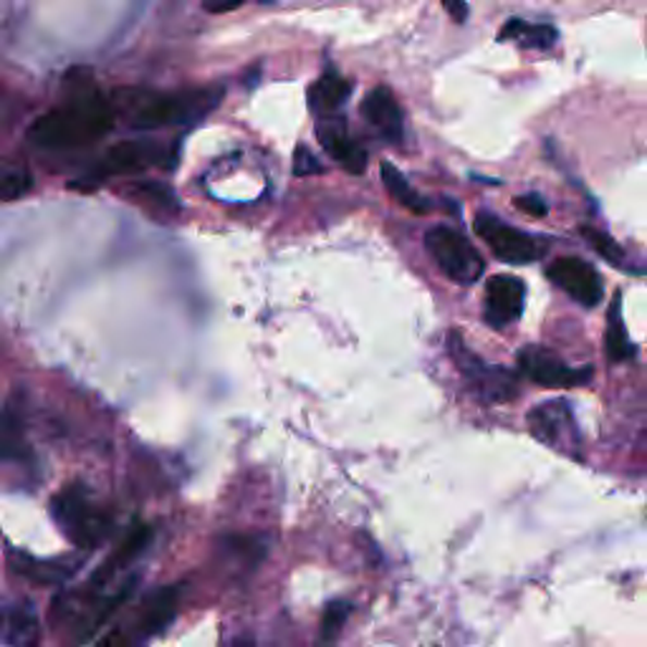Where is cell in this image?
I'll return each instance as SVG.
<instances>
[{"mask_svg":"<svg viewBox=\"0 0 647 647\" xmlns=\"http://www.w3.org/2000/svg\"><path fill=\"white\" fill-rule=\"evenodd\" d=\"M152 539V526L134 524L89 579L53 597L49 625L61 645L82 647L94 640L101 625L112 620L114 612L137 591L139 577L134 564L145 557Z\"/></svg>","mask_w":647,"mask_h":647,"instance_id":"1","label":"cell"},{"mask_svg":"<svg viewBox=\"0 0 647 647\" xmlns=\"http://www.w3.org/2000/svg\"><path fill=\"white\" fill-rule=\"evenodd\" d=\"M114 127V112L99 94H82L69 107L38 117L28 139L38 147H78L101 139Z\"/></svg>","mask_w":647,"mask_h":647,"instance_id":"2","label":"cell"},{"mask_svg":"<svg viewBox=\"0 0 647 647\" xmlns=\"http://www.w3.org/2000/svg\"><path fill=\"white\" fill-rule=\"evenodd\" d=\"M49 509L61 534L82 551L101 547V541L114 532V511L82 480L61 488Z\"/></svg>","mask_w":647,"mask_h":647,"instance_id":"3","label":"cell"},{"mask_svg":"<svg viewBox=\"0 0 647 647\" xmlns=\"http://www.w3.org/2000/svg\"><path fill=\"white\" fill-rule=\"evenodd\" d=\"M180 587H157L139 599V605L105 633L94 647H149L175 622Z\"/></svg>","mask_w":647,"mask_h":647,"instance_id":"4","label":"cell"},{"mask_svg":"<svg viewBox=\"0 0 647 647\" xmlns=\"http://www.w3.org/2000/svg\"><path fill=\"white\" fill-rule=\"evenodd\" d=\"M448 350H451L453 365L457 367V373L463 375L465 384H468L486 405H499V402H509L516 398L518 375L514 369L480 359L478 354L457 337V331L451 337V342H448Z\"/></svg>","mask_w":647,"mask_h":647,"instance_id":"5","label":"cell"},{"mask_svg":"<svg viewBox=\"0 0 647 647\" xmlns=\"http://www.w3.org/2000/svg\"><path fill=\"white\" fill-rule=\"evenodd\" d=\"M218 94H142L132 105V127L157 130L164 124H183L216 107Z\"/></svg>","mask_w":647,"mask_h":647,"instance_id":"6","label":"cell"},{"mask_svg":"<svg viewBox=\"0 0 647 647\" xmlns=\"http://www.w3.org/2000/svg\"><path fill=\"white\" fill-rule=\"evenodd\" d=\"M425 248H428L440 271L451 281L463 283V286L476 283L486 271V260L476 246L463 233L448 225H432L425 233Z\"/></svg>","mask_w":647,"mask_h":647,"instance_id":"7","label":"cell"},{"mask_svg":"<svg viewBox=\"0 0 647 647\" xmlns=\"http://www.w3.org/2000/svg\"><path fill=\"white\" fill-rule=\"evenodd\" d=\"M526 425L532 430V436L544 443L551 451L579 457L582 453V438L577 420H574V413L570 402L564 400H549L536 405L532 413L526 415Z\"/></svg>","mask_w":647,"mask_h":647,"instance_id":"8","label":"cell"},{"mask_svg":"<svg viewBox=\"0 0 647 647\" xmlns=\"http://www.w3.org/2000/svg\"><path fill=\"white\" fill-rule=\"evenodd\" d=\"M518 369L528 380L549 390L582 388L591 380V367H572L547 346L528 344L518 352Z\"/></svg>","mask_w":647,"mask_h":647,"instance_id":"9","label":"cell"},{"mask_svg":"<svg viewBox=\"0 0 647 647\" xmlns=\"http://www.w3.org/2000/svg\"><path fill=\"white\" fill-rule=\"evenodd\" d=\"M476 233L488 243V248L493 251V256L503 260V264L524 266L544 254L541 243L518 228L503 223L501 218H496L493 212H478L473 220Z\"/></svg>","mask_w":647,"mask_h":647,"instance_id":"10","label":"cell"},{"mask_svg":"<svg viewBox=\"0 0 647 647\" xmlns=\"http://www.w3.org/2000/svg\"><path fill=\"white\" fill-rule=\"evenodd\" d=\"M547 276L551 283H557L559 289L566 291L574 302L587 306V309H595L602 302V279H599L595 266H589L587 260L574 256L557 258L547 268Z\"/></svg>","mask_w":647,"mask_h":647,"instance_id":"11","label":"cell"},{"mask_svg":"<svg viewBox=\"0 0 647 647\" xmlns=\"http://www.w3.org/2000/svg\"><path fill=\"white\" fill-rule=\"evenodd\" d=\"M526 304V286L516 276H491L486 283L484 317L493 329H506L521 319Z\"/></svg>","mask_w":647,"mask_h":647,"instance_id":"12","label":"cell"},{"mask_svg":"<svg viewBox=\"0 0 647 647\" xmlns=\"http://www.w3.org/2000/svg\"><path fill=\"white\" fill-rule=\"evenodd\" d=\"M0 647H41V618L28 599H8Z\"/></svg>","mask_w":647,"mask_h":647,"instance_id":"13","label":"cell"},{"mask_svg":"<svg viewBox=\"0 0 647 647\" xmlns=\"http://www.w3.org/2000/svg\"><path fill=\"white\" fill-rule=\"evenodd\" d=\"M317 134L321 139V145L327 147V152L334 157V160L342 164L344 170H350L352 175H359L367 168V152L362 149L357 142L350 137L346 132L344 120L339 117H331V120H321Z\"/></svg>","mask_w":647,"mask_h":647,"instance_id":"14","label":"cell"},{"mask_svg":"<svg viewBox=\"0 0 647 647\" xmlns=\"http://www.w3.org/2000/svg\"><path fill=\"white\" fill-rule=\"evenodd\" d=\"M160 157L162 152L152 142H122V145L109 149L105 160L99 162L97 180L109 175H132V172L147 170L149 164H155Z\"/></svg>","mask_w":647,"mask_h":647,"instance_id":"15","label":"cell"},{"mask_svg":"<svg viewBox=\"0 0 647 647\" xmlns=\"http://www.w3.org/2000/svg\"><path fill=\"white\" fill-rule=\"evenodd\" d=\"M362 114L384 139H402V112L388 86H377V89L367 94L365 101H362Z\"/></svg>","mask_w":647,"mask_h":647,"instance_id":"16","label":"cell"},{"mask_svg":"<svg viewBox=\"0 0 647 647\" xmlns=\"http://www.w3.org/2000/svg\"><path fill=\"white\" fill-rule=\"evenodd\" d=\"M8 554H11L8 557L11 570L38 584H61L74 577V572L78 570V559H34L13 549Z\"/></svg>","mask_w":647,"mask_h":647,"instance_id":"17","label":"cell"},{"mask_svg":"<svg viewBox=\"0 0 647 647\" xmlns=\"http://www.w3.org/2000/svg\"><path fill=\"white\" fill-rule=\"evenodd\" d=\"M607 357L610 362H627L635 357V344L630 342L625 319H622V296L618 294L612 298L610 312H607Z\"/></svg>","mask_w":647,"mask_h":647,"instance_id":"18","label":"cell"},{"mask_svg":"<svg viewBox=\"0 0 647 647\" xmlns=\"http://www.w3.org/2000/svg\"><path fill=\"white\" fill-rule=\"evenodd\" d=\"M380 175H382V185L384 191L390 193V197L402 208L417 212V216H425V212L430 210V203L425 200V197L415 191L413 185L407 183V178L402 175V172L394 168L392 162H382L380 168Z\"/></svg>","mask_w":647,"mask_h":647,"instance_id":"19","label":"cell"},{"mask_svg":"<svg viewBox=\"0 0 647 647\" xmlns=\"http://www.w3.org/2000/svg\"><path fill=\"white\" fill-rule=\"evenodd\" d=\"M499 41H518L526 49H549L557 41V30L547 23H526L521 19H511L501 28Z\"/></svg>","mask_w":647,"mask_h":647,"instance_id":"20","label":"cell"},{"mask_svg":"<svg viewBox=\"0 0 647 647\" xmlns=\"http://www.w3.org/2000/svg\"><path fill=\"white\" fill-rule=\"evenodd\" d=\"M350 91H352V84L346 82V78L337 74H324L319 82L312 86L309 101L314 109H319L324 114L337 112V109L346 101V97H350Z\"/></svg>","mask_w":647,"mask_h":647,"instance_id":"21","label":"cell"},{"mask_svg":"<svg viewBox=\"0 0 647 647\" xmlns=\"http://www.w3.org/2000/svg\"><path fill=\"white\" fill-rule=\"evenodd\" d=\"M352 612H354V605L350 602V599H331V602H327V607H324V612H321L317 645L319 647L334 645Z\"/></svg>","mask_w":647,"mask_h":647,"instance_id":"22","label":"cell"},{"mask_svg":"<svg viewBox=\"0 0 647 647\" xmlns=\"http://www.w3.org/2000/svg\"><path fill=\"white\" fill-rule=\"evenodd\" d=\"M582 235H584V239H587L589 246L595 248L597 254L602 256L605 260H610L612 266H622V264H625V251H622L618 246V241H614L612 235H607V233L597 231V228H589V225L582 228Z\"/></svg>","mask_w":647,"mask_h":647,"instance_id":"23","label":"cell"},{"mask_svg":"<svg viewBox=\"0 0 647 647\" xmlns=\"http://www.w3.org/2000/svg\"><path fill=\"white\" fill-rule=\"evenodd\" d=\"M134 195H137L139 205L142 203L152 205L155 210L162 212V216L164 212H178V200H175V195L168 191V187H160L155 183H139V185H134Z\"/></svg>","mask_w":647,"mask_h":647,"instance_id":"24","label":"cell"},{"mask_svg":"<svg viewBox=\"0 0 647 647\" xmlns=\"http://www.w3.org/2000/svg\"><path fill=\"white\" fill-rule=\"evenodd\" d=\"M30 187V175L26 170H8L3 175V183H0V195H3L5 203L15 200V197L26 195Z\"/></svg>","mask_w":647,"mask_h":647,"instance_id":"25","label":"cell"},{"mask_svg":"<svg viewBox=\"0 0 647 647\" xmlns=\"http://www.w3.org/2000/svg\"><path fill=\"white\" fill-rule=\"evenodd\" d=\"M321 170H324L321 162L312 155L309 147H296V152H294V175L309 178V175H319Z\"/></svg>","mask_w":647,"mask_h":647,"instance_id":"26","label":"cell"},{"mask_svg":"<svg viewBox=\"0 0 647 647\" xmlns=\"http://www.w3.org/2000/svg\"><path fill=\"white\" fill-rule=\"evenodd\" d=\"M516 208L518 210H524L526 216H534V218H544L549 212V205H547V200H544L541 195H536V193H528V195H518L516 197Z\"/></svg>","mask_w":647,"mask_h":647,"instance_id":"27","label":"cell"},{"mask_svg":"<svg viewBox=\"0 0 647 647\" xmlns=\"http://www.w3.org/2000/svg\"><path fill=\"white\" fill-rule=\"evenodd\" d=\"M440 3H443L445 13L451 15V19L455 23H465V21H468V13H471L468 0H440Z\"/></svg>","mask_w":647,"mask_h":647,"instance_id":"28","label":"cell"},{"mask_svg":"<svg viewBox=\"0 0 647 647\" xmlns=\"http://www.w3.org/2000/svg\"><path fill=\"white\" fill-rule=\"evenodd\" d=\"M246 0H205V11L208 13H231L235 8H241Z\"/></svg>","mask_w":647,"mask_h":647,"instance_id":"29","label":"cell"},{"mask_svg":"<svg viewBox=\"0 0 647 647\" xmlns=\"http://www.w3.org/2000/svg\"><path fill=\"white\" fill-rule=\"evenodd\" d=\"M233 647H256V643L251 640V637H239V640L233 643Z\"/></svg>","mask_w":647,"mask_h":647,"instance_id":"30","label":"cell"}]
</instances>
